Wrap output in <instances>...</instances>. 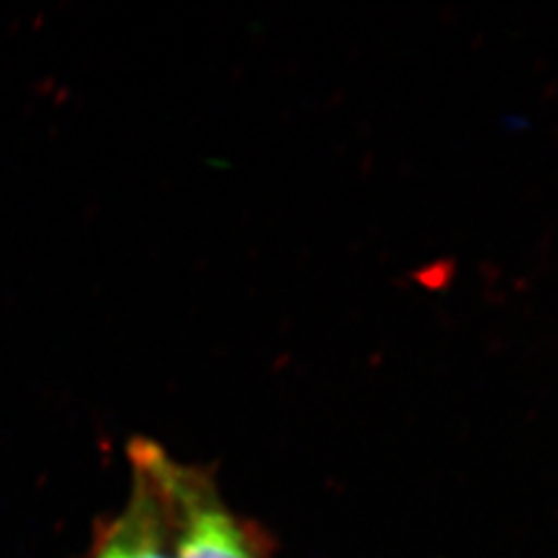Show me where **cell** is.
<instances>
[{
  "label": "cell",
  "instance_id": "7a4b0ae2",
  "mask_svg": "<svg viewBox=\"0 0 558 558\" xmlns=\"http://www.w3.org/2000/svg\"><path fill=\"white\" fill-rule=\"evenodd\" d=\"M166 451L151 440L129 445L131 490L98 530L85 558H177V532L163 480Z\"/></svg>",
  "mask_w": 558,
  "mask_h": 558
},
{
  "label": "cell",
  "instance_id": "6da1fadb",
  "mask_svg": "<svg viewBox=\"0 0 558 558\" xmlns=\"http://www.w3.org/2000/svg\"><path fill=\"white\" fill-rule=\"evenodd\" d=\"M177 558H276V544L257 521L236 513L216 478L197 465L163 456Z\"/></svg>",
  "mask_w": 558,
  "mask_h": 558
}]
</instances>
